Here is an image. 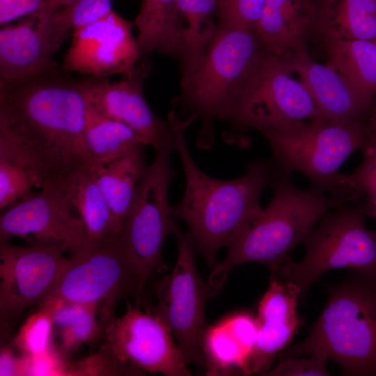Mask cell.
<instances>
[{
    "mask_svg": "<svg viewBox=\"0 0 376 376\" xmlns=\"http://www.w3.org/2000/svg\"><path fill=\"white\" fill-rule=\"evenodd\" d=\"M134 26L138 30L136 40L142 55L157 52L181 60L185 27L178 0H141Z\"/></svg>",
    "mask_w": 376,
    "mask_h": 376,
    "instance_id": "7402d4cb",
    "label": "cell"
},
{
    "mask_svg": "<svg viewBox=\"0 0 376 376\" xmlns=\"http://www.w3.org/2000/svg\"><path fill=\"white\" fill-rule=\"evenodd\" d=\"M351 203L324 214L303 240L305 254L300 261L289 256L270 274L297 288L299 304L305 301L311 285L331 269H376V232L365 224L366 216L372 215L370 205L367 200Z\"/></svg>",
    "mask_w": 376,
    "mask_h": 376,
    "instance_id": "ba28073f",
    "label": "cell"
},
{
    "mask_svg": "<svg viewBox=\"0 0 376 376\" xmlns=\"http://www.w3.org/2000/svg\"><path fill=\"white\" fill-rule=\"evenodd\" d=\"M265 3V0H217V25L253 30Z\"/></svg>",
    "mask_w": 376,
    "mask_h": 376,
    "instance_id": "d6a6232c",
    "label": "cell"
},
{
    "mask_svg": "<svg viewBox=\"0 0 376 376\" xmlns=\"http://www.w3.org/2000/svg\"><path fill=\"white\" fill-rule=\"evenodd\" d=\"M174 236L178 249L175 264L171 273L157 283V301L151 312L169 327L187 363L205 368L203 340L208 327L205 304L214 295L197 271L191 234L179 228Z\"/></svg>",
    "mask_w": 376,
    "mask_h": 376,
    "instance_id": "7c38bea8",
    "label": "cell"
},
{
    "mask_svg": "<svg viewBox=\"0 0 376 376\" xmlns=\"http://www.w3.org/2000/svg\"><path fill=\"white\" fill-rule=\"evenodd\" d=\"M195 116L180 118L175 111L168 115L185 176L181 201L171 206L172 216L189 226L199 253L214 267L220 249L229 247L263 212L260 198L271 188L279 170L270 159L249 162L246 173L233 180H219L205 173L189 151L185 131Z\"/></svg>",
    "mask_w": 376,
    "mask_h": 376,
    "instance_id": "7a4b0ae2",
    "label": "cell"
},
{
    "mask_svg": "<svg viewBox=\"0 0 376 376\" xmlns=\"http://www.w3.org/2000/svg\"><path fill=\"white\" fill-rule=\"evenodd\" d=\"M84 141L90 169L113 160L139 145L146 146L127 125L98 115L88 109Z\"/></svg>",
    "mask_w": 376,
    "mask_h": 376,
    "instance_id": "4316f807",
    "label": "cell"
},
{
    "mask_svg": "<svg viewBox=\"0 0 376 376\" xmlns=\"http://www.w3.org/2000/svg\"><path fill=\"white\" fill-rule=\"evenodd\" d=\"M143 288L123 231L93 248L72 253L49 294L41 301L95 305L113 321L117 303L134 297L140 306ZM40 302V303H41Z\"/></svg>",
    "mask_w": 376,
    "mask_h": 376,
    "instance_id": "30bf717a",
    "label": "cell"
},
{
    "mask_svg": "<svg viewBox=\"0 0 376 376\" xmlns=\"http://www.w3.org/2000/svg\"><path fill=\"white\" fill-rule=\"evenodd\" d=\"M367 125L369 130L370 139L368 144L363 149V151L376 147V100L371 109Z\"/></svg>",
    "mask_w": 376,
    "mask_h": 376,
    "instance_id": "f35d334b",
    "label": "cell"
},
{
    "mask_svg": "<svg viewBox=\"0 0 376 376\" xmlns=\"http://www.w3.org/2000/svg\"><path fill=\"white\" fill-rule=\"evenodd\" d=\"M87 114L84 78L72 77L54 60L0 80V141L43 185L65 188L75 175L90 169L84 141Z\"/></svg>",
    "mask_w": 376,
    "mask_h": 376,
    "instance_id": "6da1fadb",
    "label": "cell"
},
{
    "mask_svg": "<svg viewBox=\"0 0 376 376\" xmlns=\"http://www.w3.org/2000/svg\"><path fill=\"white\" fill-rule=\"evenodd\" d=\"M63 246L0 243V322L5 337L26 308L41 302L65 267Z\"/></svg>",
    "mask_w": 376,
    "mask_h": 376,
    "instance_id": "4fadbf2b",
    "label": "cell"
},
{
    "mask_svg": "<svg viewBox=\"0 0 376 376\" xmlns=\"http://www.w3.org/2000/svg\"><path fill=\"white\" fill-rule=\"evenodd\" d=\"M75 0H49L46 10L34 15L49 16L73 3Z\"/></svg>",
    "mask_w": 376,
    "mask_h": 376,
    "instance_id": "ab89813d",
    "label": "cell"
},
{
    "mask_svg": "<svg viewBox=\"0 0 376 376\" xmlns=\"http://www.w3.org/2000/svg\"><path fill=\"white\" fill-rule=\"evenodd\" d=\"M178 5L187 22L184 54L180 61L184 77L193 70L216 31L217 3V0H178Z\"/></svg>",
    "mask_w": 376,
    "mask_h": 376,
    "instance_id": "f1b7e54d",
    "label": "cell"
},
{
    "mask_svg": "<svg viewBox=\"0 0 376 376\" xmlns=\"http://www.w3.org/2000/svg\"><path fill=\"white\" fill-rule=\"evenodd\" d=\"M130 22L113 10L100 19L72 30L61 68L67 72L108 78L129 75L142 55Z\"/></svg>",
    "mask_w": 376,
    "mask_h": 376,
    "instance_id": "9a60e30c",
    "label": "cell"
},
{
    "mask_svg": "<svg viewBox=\"0 0 376 376\" xmlns=\"http://www.w3.org/2000/svg\"><path fill=\"white\" fill-rule=\"evenodd\" d=\"M150 70V64L144 59L120 81L91 76L84 77V81L88 110L127 125L146 146L155 149L174 141L175 134L169 120L159 118L146 100L143 83Z\"/></svg>",
    "mask_w": 376,
    "mask_h": 376,
    "instance_id": "2e32d148",
    "label": "cell"
},
{
    "mask_svg": "<svg viewBox=\"0 0 376 376\" xmlns=\"http://www.w3.org/2000/svg\"><path fill=\"white\" fill-rule=\"evenodd\" d=\"M155 150L154 160L146 166L139 181L123 228L143 288L156 274L169 270L162 259L163 246L167 237L180 228L172 216L169 199L170 186L177 173L171 161L175 141Z\"/></svg>",
    "mask_w": 376,
    "mask_h": 376,
    "instance_id": "8fae6325",
    "label": "cell"
},
{
    "mask_svg": "<svg viewBox=\"0 0 376 376\" xmlns=\"http://www.w3.org/2000/svg\"><path fill=\"white\" fill-rule=\"evenodd\" d=\"M368 201L372 211V215L376 216V195L370 199H367Z\"/></svg>",
    "mask_w": 376,
    "mask_h": 376,
    "instance_id": "60d3db41",
    "label": "cell"
},
{
    "mask_svg": "<svg viewBox=\"0 0 376 376\" xmlns=\"http://www.w3.org/2000/svg\"><path fill=\"white\" fill-rule=\"evenodd\" d=\"M315 12L313 0H265L254 30L268 52L284 56L305 47Z\"/></svg>",
    "mask_w": 376,
    "mask_h": 376,
    "instance_id": "ffe728a7",
    "label": "cell"
},
{
    "mask_svg": "<svg viewBox=\"0 0 376 376\" xmlns=\"http://www.w3.org/2000/svg\"><path fill=\"white\" fill-rule=\"evenodd\" d=\"M52 306L54 327L59 329L61 348L69 353L83 343H92L104 336L107 327L102 316L109 324L100 308L95 305L63 301H48Z\"/></svg>",
    "mask_w": 376,
    "mask_h": 376,
    "instance_id": "83f0119b",
    "label": "cell"
},
{
    "mask_svg": "<svg viewBox=\"0 0 376 376\" xmlns=\"http://www.w3.org/2000/svg\"><path fill=\"white\" fill-rule=\"evenodd\" d=\"M70 371L54 347L38 355L22 357V375H70Z\"/></svg>",
    "mask_w": 376,
    "mask_h": 376,
    "instance_id": "d590c367",
    "label": "cell"
},
{
    "mask_svg": "<svg viewBox=\"0 0 376 376\" xmlns=\"http://www.w3.org/2000/svg\"><path fill=\"white\" fill-rule=\"evenodd\" d=\"M327 289L326 304L307 336L281 359L320 349L343 375L376 376V269H352Z\"/></svg>",
    "mask_w": 376,
    "mask_h": 376,
    "instance_id": "5b68a950",
    "label": "cell"
},
{
    "mask_svg": "<svg viewBox=\"0 0 376 376\" xmlns=\"http://www.w3.org/2000/svg\"><path fill=\"white\" fill-rule=\"evenodd\" d=\"M65 189L72 207L77 210L84 224L88 248L100 245L123 232L88 171L75 175Z\"/></svg>",
    "mask_w": 376,
    "mask_h": 376,
    "instance_id": "d4e9b609",
    "label": "cell"
},
{
    "mask_svg": "<svg viewBox=\"0 0 376 376\" xmlns=\"http://www.w3.org/2000/svg\"><path fill=\"white\" fill-rule=\"evenodd\" d=\"M72 208L63 187L45 185L3 211L0 243L18 237L31 244L63 246L71 253L88 249L84 224Z\"/></svg>",
    "mask_w": 376,
    "mask_h": 376,
    "instance_id": "5bb4252c",
    "label": "cell"
},
{
    "mask_svg": "<svg viewBox=\"0 0 376 376\" xmlns=\"http://www.w3.org/2000/svg\"><path fill=\"white\" fill-rule=\"evenodd\" d=\"M299 304L297 288L270 275L269 286L258 306L257 337L249 375H265L277 354L288 346L301 323L297 309Z\"/></svg>",
    "mask_w": 376,
    "mask_h": 376,
    "instance_id": "ac0fdd59",
    "label": "cell"
},
{
    "mask_svg": "<svg viewBox=\"0 0 376 376\" xmlns=\"http://www.w3.org/2000/svg\"><path fill=\"white\" fill-rule=\"evenodd\" d=\"M145 146L139 145L120 157L88 170L121 231L146 166Z\"/></svg>",
    "mask_w": 376,
    "mask_h": 376,
    "instance_id": "603a6c76",
    "label": "cell"
},
{
    "mask_svg": "<svg viewBox=\"0 0 376 376\" xmlns=\"http://www.w3.org/2000/svg\"><path fill=\"white\" fill-rule=\"evenodd\" d=\"M111 10V0H75L52 15H34L49 36L63 42L69 30L92 23Z\"/></svg>",
    "mask_w": 376,
    "mask_h": 376,
    "instance_id": "4dcf8cb0",
    "label": "cell"
},
{
    "mask_svg": "<svg viewBox=\"0 0 376 376\" xmlns=\"http://www.w3.org/2000/svg\"><path fill=\"white\" fill-rule=\"evenodd\" d=\"M327 64L370 98L376 96V45L365 40H325Z\"/></svg>",
    "mask_w": 376,
    "mask_h": 376,
    "instance_id": "484cf974",
    "label": "cell"
},
{
    "mask_svg": "<svg viewBox=\"0 0 376 376\" xmlns=\"http://www.w3.org/2000/svg\"><path fill=\"white\" fill-rule=\"evenodd\" d=\"M257 337L256 317L237 312L208 326L203 340L206 375H249Z\"/></svg>",
    "mask_w": 376,
    "mask_h": 376,
    "instance_id": "d6986e66",
    "label": "cell"
},
{
    "mask_svg": "<svg viewBox=\"0 0 376 376\" xmlns=\"http://www.w3.org/2000/svg\"><path fill=\"white\" fill-rule=\"evenodd\" d=\"M255 30L217 25L193 70L181 79V95L172 104L179 113L201 121L196 144L210 149L216 141L214 121H228L256 68L266 52ZM184 118V119H185Z\"/></svg>",
    "mask_w": 376,
    "mask_h": 376,
    "instance_id": "277c9868",
    "label": "cell"
},
{
    "mask_svg": "<svg viewBox=\"0 0 376 376\" xmlns=\"http://www.w3.org/2000/svg\"><path fill=\"white\" fill-rule=\"evenodd\" d=\"M40 177L8 146L0 141V210L41 188Z\"/></svg>",
    "mask_w": 376,
    "mask_h": 376,
    "instance_id": "f546056e",
    "label": "cell"
},
{
    "mask_svg": "<svg viewBox=\"0 0 376 376\" xmlns=\"http://www.w3.org/2000/svg\"><path fill=\"white\" fill-rule=\"evenodd\" d=\"M61 46L52 42L33 15L0 30V80L11 78L45 65Z\"/></svg>",
    "mask_w": 376,
    "mask_h": 376,
    "instance_id": "44dd1931",
    "label": "cell"
},
{
    "mask_svg": "<svg viewBox=\"0 0 376 376\" xmlns=\"http://www.w3.org/2000/svg\"><path fill=\"white\" fill-rule=\"evenodd\" d=\"M259 132L267 139L279 170L304 174L311 188L333 198L356 193L340 184L338 171L354 152L369 143L368 125L363 120L347 124L304 120Z\"/></svg>",
    "mask_w": 376,
    "mask_h": 376,
    "instance_id": "8992f818",
    "label": "cell"
},
{
    "mask_svg": "<svg viewBox=\"0 0 376 376\" xmlns=\"http://www.w3.org/2000/svg\"><path fill=\"white\" fill-rule=\"evenodd\" d=\"M103 338L99 350L73 369L74 375H192L169 327L140 306L127 302L125 313L108 325Z\"/></svg>",
    "mask_w": 376,
    "mask_h": 376,
    "instance_id": "52a82bcc",
    "label": "cell"
},
{
    "mask_svg": "<svg viewBox=\"0 0 376 376\" xmlns=\"http://www.w3.org/2000/svg\"><path fill=\"white\" fill-rule=\"evenodd\" d=\"M282 57L292 72L299 75L322 119L336 124L363 120L373 99L336 70L313 61L306 47Z\"/></svg>",
    "mask_w": 376,
    "mask_h": 376,
    "instance_id": "e0dca14e",
    "label": "cell"
},
{
    "mask_svg": "<svg viewBox=\"0 0 376 376\" xmlns=\"http://www.w3.org/2000/svg\"><path fill=\"white\" fill-rule=\"evenodd\" d=\"M363 160L351 174L339 175L340 184L366 199L376 195V147L363 150Z\"/></svg>",
    "mask_w": 376,
    "mask_h": 376,
    "instance_id": "e575fe53",
    "label": "cell"
},
{
    "mask_svg": "<svg viewBox=\"0 0 376 376\" xmlns=\"http://www.w3.org/2000/svg\"><path fill=\"white\" fill-rule=\"evenodd\" d=\"M373 42H374V43H375V45H376V38H375V39L373 40Z\"/></svg>",
    "mask_w": 376,
    "mask_h": 376,
    "instance_id": "b9f144b4",
    "label": "cell"
},
{
    "mask_svg": "<svg viewBox=\"0 0 376 376\" xmlns=\"http://www.w3.org/2000/svg\"><path fill=\"white\" fill-rule=\"evenodd\" d=\"M49 0H0V24H5L26 15L43 13Z\"/></svg>",
    "mask_w": 376,
    "mask_h": 376,
    "instance_id": "8d00e7d4",
    "label": "cell"
},
{
    "mask_svg": "<svg viewBox=\"0 0 376 376\" xmlns=\"http://www.w3.org/2000/svg\"><path fill=\"white\" fill-rule=\"evenodd\" d=\"M41 308L25 320L16 336L14 343L24 356L42 354L53 346L52 337L54 328L52 306L41 303Z\"/></svg>",
    "mask_w": 376,
    "mask_h": 376,
    "instance_id": "1f68e13d",
    "label": "cell"
},
{
    "mask_svg": "<svg viewBox=\"0 0 376 376\" xmlns=\"http://www.w3.org/2000/svg\"><path fill=\"white\" fill-rule=\"evenodd\" d=\"M271 188L273 195L267 206L212 268L207 283L214 295L238 265L258 263L274 274L326 212L360 197L354 193L345 198H328L313 188L301 189L292 183L290 173L280 170Z\"/></svg>",
    "mask_w": 376,
    "mask_h": 376,
    "instance_id": "3957f363",
    "label": "cell"
},
{
    "mask_svg": "<svg viewBox=\"0 0 376 376\" xmlns=\"http://www.w3.org/2000/svg\"><path fill=\"white\" fill-rule=\"evenodd\" d=\"M283 57L267 51L250 77L222 133L230 145L246 148L249 129L280 128L299 120L322 119L310 94L293 79Z\"/></svg>",
    "mask_w": 376,
    "mask_h": 376,
    "instance_id": "9c48e42d",
    "label": "cell"
},
{
    "mask_svg": "<svg viewBox=\"0 0 376 376\" xmlns=\"http://www.w3.org/2000/svg\"><path fill=\"white\" fill-rule=\"evenodd\" d=\"M0 375H22V358L16 357L8 347H3L1 350Z\"/></svg>",
    "mask_w": 376,
    "mask_h": 376,
    "instance_id": "74e56055",
    "label": "cell"
},
{
    "mask_svg": "<svg viewBox=\"0 0 376 376\" xmlns=\"http://www.w3.org/2000/svg\"><path fill=\"white\" fill-rule=\"evenodd\" d=\"M329 359L325 352L320 349L314 350L304 357L282 359L273 369L265 375L269 376H329L327 361Z\"/></svg>",
    "mask_w": 376,
    "mask_h": 376,
    "instance_id": "836d02e7",
    "label": "cell"
},
{
    "mask_svg": "<svg viewBox=\"0 0 376 376\" xmlns=\"http://www.w3.org/2000/svg\"><path fill=\"white\" fill-rule=\"evenodd\" d=\"M315 25L325 40L376 38V0H320Z\"/></svg>",
    "mask_w": 376,
    "mask_h": 376,
    "instance_id": "cb8c5ba5",
    "label": "cell"
}]
</instances>
